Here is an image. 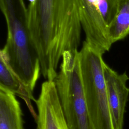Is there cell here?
<instances>
[{"instance_id": "8", "label": "cell", "mask_w": 129, "mask_h": 129, "mask_svg": "<svg viewBox=\"0 0 129 129\" xmlns=\"http://www.w3.org/2000/svg\"><path fill=\"white\" fill-rule=\"evenodd\" d=\"M0 87L24 99L34 118L36 119L37 114L35 113L30 102L31 99L34 101L35 99L29 94L11 67L10 57L5 47L0 51Z\"/></svg>"}, {"instance_id": "11", "label": "cell", "mask_w": 129, "mask_h": 129, "mask_svg": "<svg viewBox=\"0 0 129 129\" xmlns=\"http://www.w3.org/2000/svg\"><path fill=\"white\" fill-rule=\"evenodd\" d=\"M98 10L108 29L114 20L117 9V0H96Z\"/></svg>"}, {"instance_id": "9", "label": "cell", "mask_w": 129, "mask_h": 129, "mask_svg": "<svg viewBox=\"0 0 129 129\" xmlns=\"http://www.w3.org/2000/svg\"><path fill=\"white\" fill-rule=\"evenodd\" d=\"M0 129H25L19 101L16 95L1 87Z\"/></svg>"}, {"instance_id": "3", "label": "cell", "mask_w": 129, "mask_h": 129, "mask_svg": "<svg viewBox=\"0 0 129 129\" xmlns=\"http://www.w3.org/2000/svg\"><path fill=\"white\" fill-rule=\"evenodd\" d=\"M103 54L86 41L79 51L87 109L93 129H114L104 76Z\"/></svg>"}, {"instance_id": "6", "label": "cell", "mask_w": 129, "mask_h": 129, "mask_svg": "<svg viewBox=\"0 0 129 129\" xmlns=\"http://www.w3.org/2000/svg\"><path fill=\"white\" fill-rule=\"evenodd\" d=\"M108 101L114 129H123L125 107L129 95L127 82L129 77L112 69L104 61L103 64Z\"/></svg>"}, {"instance_id": "5", "label": "cell", "mask_w": 129, "mask_h": 129, "mask_svg": "<svg viewBox=\"0 0 129 129\" xmlns=\"http://www.w3.org/2000/svg\"><path fill=\"white\" fill-rule=\"evenodd\" d=\"M34 102L37 108L36 129H68L54 81L42 84Z\"/></svg>"}, {"instance_id": "12", "label": "cell", "mask_w": 129, "mask_h": 129, "mask_svg": "<svg viewBox=\"0 0 129 129\" xmlns=\"http://www.w3.org/2000/svg\"><path fill=\"white\" fill-rule=\"evenodd\" d=\"M28 1H29V3H32L35 1V0H28Z\"/></svg>"}, {"instance_id": "2", "label": "cell", "mask_w": 129, "mask_h": 129, "mask_svg": "<svg viewBox=\"0 0 129 129\" xmlns=\"http://www.w3.org/2000/svg\"><path fill=\"white\" fill-rule=\"evenodd\" d=\"M0 7L6 21L7 38L4 47L11 66L33 96L41 68L30 37L27 8L24 0H0Z\"/></svg>"}, {"instance_id": "10", "label": "cell", "mask_w": 129, "mask_h": 129, "mask_svg": "<svg viewBox=\"0 0 129 129\" xmlns=\"http://www.w3.org/2000/svg\"><path fill=\"white\" fill-rule=\"evenodd\" d=\"M108 32L112 44L129 34V0H117L116 14Z\"/></svg>"}, {"instance_id": "1", "label": "cell", "mask_w": 129, "mask_h": 129, "mask_svg": "<svg viewBox=\"0 0 129 129\" xmlns=\"http://www.w3.org/2000/svg\"><path fill=\"white\" fill-rule=\"evenodd\" d=\"M30 39L41 73L54 81L63 53L77 51L81 29L79 0H35L27 7Z\"/></svg>"}, {"instance_id": "4", "label": "cell", "mask_w": 129, "mask_h": 129, "mask_svg": "<svg viewBox=\"0 0 129 129\" xmlns=\"http://www.w3.org/2000/svg\"><path fill=\"white\" fill-rule=\"evenodd\" d=\"M68 129H93L87 109L79 51H67L54 80Z\"/></svg>"}, {"instance_id": "7", "label": "cell", "mask_w": 129, "mask_h": 129, "mask_svg": "<svg viewBox=\"0 0 129 129\" xmlns=\"http://www.w3.org/2000/svg\"><path fill=\"white\" fill-rule=\"evenodd\" d=\"M80 14L86 41L102 54L109 51L111 43L108 28L98 10L96 0H79Z\"/></svg>"}]
</instances>
